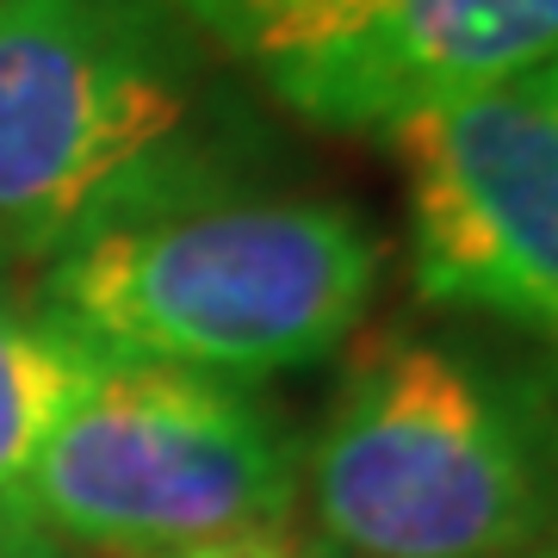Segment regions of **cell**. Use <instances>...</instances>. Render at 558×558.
I'll return each mask as SVG.
<instances>
[{
  "mask_svg": "<svg viewBox=\"0 0 558 558\" xmlns=\"http://www.w3.org/2000/svg\"><path fill=\"white\" fill-rule=\"evenodd\" d=\"M373 286L379 242L354 211L193 180L50 255L32 304L112 360L242 385L336 354Z\"/></svg>",
  "mask_w": 558,
  "mask_h": 558,
  "instance_id": "cell-1",
  "label": "cell"
},
{
  "mask_svg": "<svg viewBox=\"0 0 558 558\" xmlns=\"http://www.w3.org/2000/svg\"><path fill=\"white\" fill-rule=\"evenodd\" d=\"M180 0H0V260L211 180Z\"/></svg>",
  "mask_w": 558,
  "mask_h": 558,
  "instance_id": "cell-2",
  "label": "cell"
},
{
  "mask_svg": "<svg viewBox=\"0 0 558 558\" xmlns=\"http://www.w3.org/2000/svg\"><path fill=\"white\" fill-rule=\"evenodd\" d=\"M304 490L341 558H527L546 484L527 416L478 360L385 336L348 366Z\"/></svg>",
  "mask_w": 558,
  "mask_h": 558,
  "instance_id": "cell-3",
  "label": "cell"
},
{
  "mask_svg": "<svg viewBox=\"0 0 558 558\" xmlns=\"http://www.w3.org/2000/svg\"><path fill=\"white\" fill-rule=\"evenodd\" d=\"M299 484V447L248 385L106 354L44 440L25 515L62 546L161 558L279 534Z\"/></svg>",
  "mask_w": 558,
  "mask_h": 558,
  "instance_id": "cell-4",
  "label": "cell"
},
{
  "mask_svg": "<svg viewBox=\"0 0 558 558\" xmlns=\"http://www.w3.org/2000/svg\"><path fill=\"white\" fill-rule=\"evenodd\" d=\"M410 186L422 299L558 348V62L379 131Z\"/></svg>",
  "mask_w": 558,
  "mask_h": 558,
  "instance_id": "cell-5",
  "label": "cell"
},
{
  "mask_svg": "<svg viewBox=\"0 0 558 558\" xmlns=\"http://www.w3.org/2000/svg\"><path fill=\"white\" fill-rule=\"evenodd\" d=\"M558 62V0H366L267 87L323 131H391Z\"/></svg>",
  "mask_w": 558,
  "mask_h": 558,
  "instance_id": "cell-6",
  "label": "cell"
},
{
  "mask_svg": "<svg viewBox=\"0 0 558 558\" xmlns=\"http://www.w3.org/2000/svg\"><path fill=\"white\" fill-rule=\"evenodd\" d=\"M100 360V348L69 336L50 311L0 292V515H25V484L44 440Z\"/></svg>",
  "mask_w": 558,
  "mask_h": 558,
  "instance_id": "cell-7",
  "label": "cell"
},
{
  "mask_svg": "<svg viewBox=\"0 0 558 558\" xmlns=\"http://www.w3.org/2000/svg\"><path fill=\"white\" fill-rule=\"evenodd\" d=\"M161 558H311L299 553L286 534H248V539H218V546H186V553H161Z\"/></svg>",
  "mask_w": 558,
  "mask_h": 558,
  "instance_id": "cell-8",
  "label": "cell"
},
{
  "mask_svg": "<svg viewBox=\"0 0 558 558\" xmlns=\"http://www.w3.org/2000/svg\"><path fill=\"white\" fill-rule=\"evenodd\" d=\"M0 558H69L62 539H50L38 521L25 515H0Z\"/></svg>",
  "mask_w": 558,
  "mask_h": 558,
  "instance_id": "cell-9",
  "label": "cell"
},
{
  "mask_svg": "<svg viewBox=\"0 0 558 558\" xmlns=\"http://www.w3.org/2000/svg\"><path fill=\"white\" fill-rule=\"evenodd\" d=\"M527 558H558V527L546 539H534V546H527Z\"/></svg>",
  "mask_w": 558,
  "mask_h": 558,
  "instance_id": "cell-10",
  "label": "cell"
},
{
  "mask_svg": "<svg viewBox=\"0 0 558 558\" xmlns=\"http://www.w3.org/2000/svg\"><path fill=\"white\" fill-rule=\"evenodd\" d=\"M311 558H341V553H311Z\"/></svg>",
  "mask_w": 558,
  "mask_h": 558,
  "instance_id": "cell-11",
  "label": "cell"
}]
</instances>
